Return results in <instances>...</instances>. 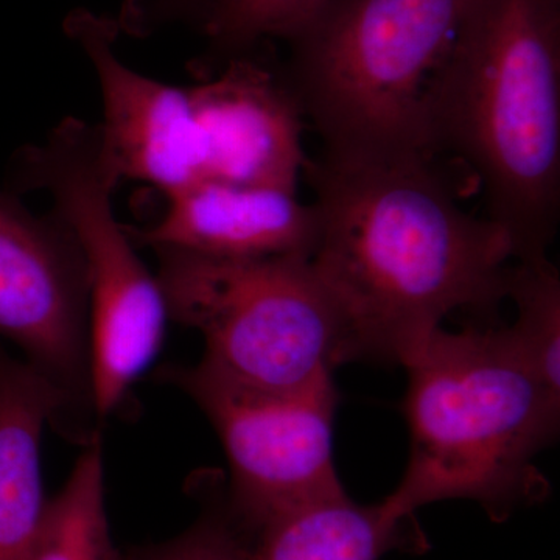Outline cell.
<instances>
[{
  "mask_svg": "<svg viewBox=\"0 0 560 560\" xmlns=\"http://www.w3.org/2000/svg\"><path fill=\"white\" fill-rule=\"evenodd\" d=\"M429 154L341 160L307 173L319 213L313 267L346 330V359L404 366L456 311L508 300L514 246L459 205Z\"/></svg>",
  "mask_w": 560,
  "mask_h": 560,
  "instance_id": "1",
  "label": "cell"
},
{
  "mask_svg": "<svg viewBox=\"0 0 560 560\" xmlns=\"http://www.w3.org/2000/svg\"><path fill=\"white\" fill-rule=\"evenodd\" d=\"M433 156L485 189L515 260L548 256L560 220V0H475L425 97Z\"/></svg>",
  "mask_w": 560,
  "mask_h": 560,
  "instance_id": "2",
  "label": "cell"
},
{
  "mask_svg": "<svg viewBox=\"0 0 560 560\" xmlns=\"http://www.w3.org/2000/svg\"><path fill=\"white\" fill-rule=\"evenodd\" d=\"M410 458L383 500L399 518L469 500L495 523L547 499L537 455L559 434L560 394L541 381L508 330L438 329L404 364Z\"/></svg>",
  "mask_w": 560,
  "mask_h": 560,
  "instance_id": "3",
  "label": "cell"
},
{
  "mask_svg": "<svg viewBox=\"0 0 560 560\" xmlns=\"http://www.w3.org/2000/svg\"><path fill=\"white\" fill-rule=\"evenodd\" d=\"M475 0H320L282 75L323 154H429L425 97Z\"/></svg>",
  "mask_w": 560,
  "mask_h": 560,
  "instance_id": "4",
  "label": "cell"
},
{
  "mask_svg": "<svg viewBox=\"0 0 560 560\" xmlns=\"http://www.w3.org/2000/svg\"><path fill=\"white\" fill-rule=\"evenodd\" d=\"M153 250L171 320L205 341L202 370L248 388L293 390L348 363L341 313L312 259Z\"/></svg>",
  "mask_w": 560,
  "mask_h": 560,
  "instance_id": "5",
  "label": "cell"
},
{
  "mask_svg": "<svg viewBox=\"0 0 560 560\" xmlns=\"http://www.w3.org/2000/svg\"><path fill=\"white\" fill-rule=\"evenodd\" d=\"M121 178L97 125L68 117L14 161V190L43 189L79 242L90 287L92 390L98 423L156 359L168 316L160 279L113 210Z\"/></svg>",
  "mask_w": 560,
  "mask_h": 560,
  "instance_id": "6",
  "label": "cell"
},
{
  "mask_svg": "<svg viewBox=\"0 0 560 560\" xmlns=\"http://www.w3.org/2000/svg\"><path fill=\"white\" fill-rule=\"evenodd\" d=\"M331 374L300 389L261 390L197 363L162 370L215 430L230 467L224 500L246 536L283 512L346 492L334 459L340 394Z\"/></svg>",
  "mask_w": 560,
  "mask_h": 560,
  "instance_id": "7",
  "label": "cell"
},
{
  "mask_svg": "<svg viewBox=\"0 0 560 560\" xmlns=\"http://www.w3.org/2000/svg\"><path fill=\"white\" fill-rule=\"evenodd\" d=\"M0 340L21 350L65 404L61 436L80 447L102 431L92 390L90 287L75 235L0 190Z\"/></svg>",
  "mask_w": 560,
  "mask_h": 560,
  "instance_id": "8",
  "label": "cell"
},
{
  "mask_svg": "<svg viewBox=\"0 0 560 560\" xmlns=\"http://www.w3.org/2000/svg\"><path fill=\"white\" fill-rule=\"evenodd\" d=\"M66 31L94 66L101 88L103 145L121 179L150 184L167 197L201 179V149L189 92L136 72L114 50L119 25L77 10Z\"/></svg>",
  "mask_w": 560,
  "mask_h": 560,
  "instance_id": "9",
  "label": "cell"
},
{
  "mask_svg": "<svg viewBox=\"0 0 560 560\" xmlns=\"http://www.w3.org/2000/svg\"><path fill=\"white\" fill-rule=\"evenodd\" d=\"M187 88L201 149V179L296 191L308 158L304 114L280 73L250 55L221 62Z\"/></svg>",
  "mask_w": 560,
  "mask_h": 560,
  "instance_id": "10",
  "label": "cell"
},
{
  "mask_svg": "<svg viewBox=\"0 0 560 560\" xmlns=\"http://www.w3.org/2000/svg\"><path fill=\"white\" fill-rule=\"evenodd\" d=\"M168 198L154 226L130 231L136 245L221 259H312L319 213L296 191L197 180Z\"/></svg>",
  "mask_w": 560,
  "mask_h": 560,
  "instance_id": "11",
  "label": "cell"
},
{
  "mask_svg": "<svg viewBox=\"0 0 560 560\" xmlns=\"http://www.w3.org/2000/svg\"><path fill=\"white\" fill-rule=\"evenodd\" d=\"M65 404L27 361L0 342V560H27L47 503L40 444L47 425L60 433Z\"/></svg>",
  "mask_w": 560,
  "mask_h": 560,
  "instance_id": "12",
  "label": "cell"
},
{
  "mask_svg": "<svg viewBox=\"0 0 560 560\" xmlns=\"http://www.w3.org/2000/svg\"><path fill=\"white\" fill-rule=\"evenodd\" d=\"M246 540V560H381L429 548L415 518L396 517L383 501L355 503L346 492L283 512Z\"/></svg>",
  "mask_w": 560,
  "mask_h": 560,
  "instance_id": "13",
  "label": "cell"
},
{
  "mask_svg": "<svg viewBox=\"0 0 560 560\" xmlns=\"http://www.w3.org/2000/svg\"><path fill=\"white\" fill-rule=\"evenodd\" d=\"M27 560H121L106 512L102 434L81 447L65 486L47 503Z\"/></svg>",
  "mask_w": 560,
  "mask_h": 560,
  "instance_id": "14",
  "label": "cell"
},
{
  "mask_svg": "<svg viewBox=\"0 0 560 560\" xmlns=\"http://www.w3.org/2000/svg\"><path fill=\"white\" fill-rule=\"evenodd\" d=\"M517 319L508 327L541 381L560 394V276L548 256L512 265Z\"/></svg>",
  "mask_w": 560,
  "mask_h": 560,
  "instance_id": "15",
  "label": "cell"
},
{
  "mask_svg": "<svg viewBox=\"0 0 560 560\" xmlns=\"http://www.w3.org/2000/svg\"><path fill=\"white\" fill-rule=\"evenodd\" d=\"M320 0H209L200 24L221 62L250 54L260 40L289 39Z\"/></svg>",
  "mask_w": 560,
  "mask_h": 560,
  "instance_id": "16",
  "label": "cell"
},
{
  "mask_svg": "<svg viewBox=\"0 0 560 560\" xmlns=\"http://www.w3.org/2000/svg\"><path fill=\"white\" fill-rule=\"evenodd\" d=\"M194 486L201 501L197 521L172 539L132 548L121 560H246L248 540L228 511L224 478L205 475Z\"/></svg>",
  "mask_w": 560,
  "mask_h": 560,
  "instance_id": "17",
  "label": "cell"
},
{
  "mask_svg": "<svg viewBox=\"0 0 560 560\" xmlns=\"http://www.w3.org/2000/svg\"><path fill=\"white\" fill-rule=\"evenodd\" d=\"M209 0H154L147 10L142 24L153 21L176 20V18H194L201 21Z\"/></svg>",
  "mask_w": 560,
  "mask_h": 560,
  "instance_id": "18",
  "label": "cell"
}]
</instances>
